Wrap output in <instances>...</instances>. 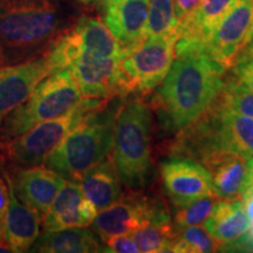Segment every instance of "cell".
<instances>
[{
    "instance_id": "obj_1",
    "label": "cell",
    "mask_w": 253,
    "mask_h": 253,
    "mask_svg": "<svg viewBox=\"0 0 253 253\" xmlns=\"http://www.w3.org/2000/svg\"><path fill=\"white\" fill-rule=\"evenodd\" d=\"M225 71L205 49L175 56L160 91L171 130L185 128L212 106L225 84Z\"/></svg>"
},
{
    "instance_id": "obj_2",
    "label": "cell",
    "mask_w": 253,
    "mask_h": 253,
    "mask_svg": "<svg viewBox=\"0 0 253 253\" xmlns=\"http://www.w3.org/2000/svg\"><path fill=\"white\" fill-rule=\"evenodd\" d=\"M62 23L55 0H0V66L41 56Z\"/></svg>"
},
{
    "instance_id": "obj_3",
    "label": "cell",
    "mask_w": 253,
    "mask_h": 253,
    "mask_svg": "<svg viewBox=\"0 0 253 253\" xmlns=\"http://www.w3.org/2000/svg\"><path fill=\"white\" fill-rule=\"evenodd\" d=\"M101 108L102 106L88 113L68 132L47 158V168L65 179L80 183L88 170L108 156L113 148L116 118L110 113H100Z\"/></svg>"
},
{
    "instance_id": "obj_4",
    "label": "cell",
    "mask_w": 253,
    "mask_h": 253,
    "mask_svg": "<svg viewBox=\"0 0 253 253\" xmlns=\"http://www.w3.org/2000/svg\"><path fill=\"white\" fill-rule=\"evenodd\" d=\"M150 131V112L140 101L126 104L116 118L113 160L121 183L129 188H143L151 178Z\"/></svg>"
},
{
    "instance_id": "obj_5",
    "label": "cell",
    "mask_w": 253,
    "mask_h": 253,
    "mask_svg": "<svg viewBox=\"0 0 253 253\" xmlns=\"http://www.w3.org/2000/svg\"><path fill=\"white\" fill-rule=\"evenodd\" d=\"M84 97L68 69L46 77L26 102L8 114L0 123V141L8 142L37 123L55 119L71 110Z\"/></svg>"
},
{
    "instance_id": "obj_6",
    "label": "cell",
    "mask_w": 253,
    "mask_h": 253,
    "mask_svg": "<svg viewBox=\"0 0 253 253\" xmlns=\"http://www.w3.org/2000/svg\"><path fill=\"white\" fill-rule=\"evenodd\" d=\"M100 106L102 102L99 99L82 97L63 115L37 123L24 134L6 142L7 156L19 168L42 166L68 132L88 113Z\"/></svg>"
},
{
    "instance_id": "obj_7",
    "label": "cell",
    "mask_w": 253,
    "mask_h": 253,
    "mask_svg": "<svg viewBox=\"0 0 253 253\" xmlns=\"http://www.w3.org/2000/svg\"><path fill=\"white\" fill-rule=\"evenodd\" d=\"M177 33L148 37L121 60L123 90L149 91L164 80L175 59Z\"/></svg>"
},
{
    "instance_id": "obj_8",
    "label": "cell",
    "mask_w": 253,
    "mask_h": 253,
    "mask_svg": "<svg viewBox=\"0 0 253 253\" xmlns=\"http://www.w3.org/2000/svg\"><path fill=\"white\" fill-rule=\"evenodd\" d=\"M171 218L163 203L142 196H128L97 212L90 224L106 242L114 236L131 235L148 224H169Z\"/></svg>"
},
{
    "instance_id": "obj_9",
    "label": "cell",
    "mask_w": 253,
    "mask_h": 253,
    "mask_svg": "<svg viewBox=\"0 0 253 253\" xmlns=\"http://www.w3.org/2000/svg\"><path fill=\"white\" fill-rule=\"evenodd\" d=\"M253 24V0H238L209 37L207 50L226 69L249 43Z\"/></svg>"
},
{
    "instance_id": "obj_10",
    "label": "cell",
    "mask_w": 253,
    "mask_h": 253,
    "mask_svg": "<svg viewBox=\"0 0 253 253\" xmlns=\"http://www.w3.org/2000/svg\"><path fill=\"white\" fill-rule=\"evenodd\" d=\"M52 73L46 53L25 62L0 66V123L26 102L38 84Z\"/></svg>"
},
{
    "instance_id": "obj_11",
    "label": "cell",
    "mask_w": 253,
    "mask_h": 253,
    "mask_svg": "<svg viewBox=\"0 0 253 253\" xmlns=\"http://www.w3.org/2000/svg\"><path fill=\"white\" fill-rule=\"evenodd\" d=\"M161 176L164 189L175 205L216 195L207 168L191 158L173 156L164 161L161 166Z\"/></svg>"
},
{
    "instance_id": "obj_12",
    "label": "cell",
    "mask_w": 253,
    "mask_h": 253,
    "mask_svg": "<svg viewBox=\"0 0 253 253\" xmlns=\"http://www.w3.org/2000/svg\"><path fill=\"white\" fill-rule=\"evenodd\" d=\"M149 0H104L103 20L126 55L144 40Z\"/></svg>"
},
{
    "instance_id": "obj_13",
    "label": "cell",
    "mask_w": 253,
    "mask_h": 253,
    "mask_svg": "<svg viewBox=\"0 0 253 253\" xmlns=\"http://www.w3.org/2000/svg\"><path fill=\"white\" fill-rule=\"evenodd\" d=\"M6 179L11 183L19 201L36 210L41 217H45L66 182L54 170L41 166L20 168L14 172L13 178L6 176Z\"/></svg>"
},
{
    "instance_id": "obj_14",
    "label": "cell",
    "mask_w": 253,
    "mask_h": 253,
    "mask_svg": "<svg viewBox=\"0 0 253 253\" xmlns=\"http://www.w3.org/2000/svg\"><path fill=\"white\" fill-rule=\"evenodd\" d=\"M251 224L242 199L219 198L203 225L220 243L221 248L236 249L249 232Z\"/></svg>"
},
{
    "instance_id": "obj_15",
    "label": "cell",
    "mask_w": 253,
    "mask_h": 253,
    "mask_svg": "<svg viewBox=\"0 0 253 253\" xmlns=\"http://www.w3.org/2000/svg\"><path fill=\"white\" fill-rule=\"evenodd\" d=\"M210 173L214 192L223 199H242L248 179V160L229 151L210 154L202 161Z\"/></svg>"
},
{
    "instance_id": "obj_16",
    "label": "cell",
    "mask_w": 253,
    "mask_h": 253,
    "mask_svg": "<svg viewBox=\"0 0 253 253\" xmlns=\"http://www.w3.org/2000/svg\"><path fill=\"white\" fill-rule=\"evenodd\" d=\"M8 183L9 205L6 217L5 242L12 252H27L40 236L41 216L19 201Z\"/></svg>"
},
{
    "instance_id": "obj_17",
    "label": "cell",
    "mask_w": 253,
    "mask_h": 253,
    "mask_svg": "<svg viewBox=\"0 0 253 253\" xmlns=\"http://www.w3.org/2000/svg\"><path fill=\"white\" fill-rule=\"evenodd\" d=\"M73 42L80 50L100 56V58H119L126 56L125 49L113 36L109 28L100 19L84 17L78 24L67 31Z\"/></svg>"
},
{
    "instance_id": "obj_18",
    "label": "cell",
    "mask_w": 253,
    "mask_h": 253,
    "mask_svg": "<svg viewBox=\"0 0 253 253\" xmlns=\"http://www.w3.org/2000/svg\"><path fill=\"white\" fill-rule=\"evenodd\" d=\"M31 252L43 253H89L102 252L104 246L94 231L86 227H69L45 231L31 246Z\"/></svg>"
},
{
    "instance_id": "obj_19",
    "label": "cell",
    "mask_w": 253,
    "mask_h": 253,
    "mask_svg": "<svg viewBox=\"0 0 253 253\" xmlns=\"http://www.w3.org/2000/svg\"><path fill=\"white\" fill-rule=\"evenodd\" d=\"M238 0H202L197 8L177 25V39L196 41L207 46L208 39Z\"/></svg>"
},
{
    "instance_id": "obj_20",
    "label": "cell",
    "mask_w": 253,
    "mask_h": 253,
    "mask_svg": "<svg viewBox=\"0 0 253 253\" xmlns=\"http://www.w3.org/2000/svg\"><path fill=\"white\" fill-rule=\"evenodd\" d=\"M80 184L84 197L99 211L121 198V179L113 157L107 156L102 162L88 170Z\"/></svg>"
},
{
    "instance_id": "obj_21",
    "label": "cell",
    "mask_w": 253,
    "mask_h": 253,
    "mask_svg": "<svg viewBox=\"0 0 253 253\" xmlns=\"http://www.w3.org/2000/svg\"><path fill=\"white\" fill-rule=\"evenodd\" d=\"M84 197L80 183L66 179L43 217V230L56 231L78 226L86 227L80 214V204Z\"/></svg>"
},
{
    "instance_id": "obj_22",
    "label": "cell",
    "mask_w": 253,
    "mask_h": 253,
    "mask_svg": "<svg viewBox=\"0 0 253 253\" xmlns=\"http://www.w3.org/2000/svg\"><path fill=\"white\" fill-rule=\"evenodd\" d=\"M221 249L220 243L213 238L205 227L199 225L175 227L170 252L181 253H209Z\"/></svg>"
},
{
    "instance_id": "obj_23",
    "label": "cell",
    "mask_w": 253,
    "mask_h": 253,
    "mask_svg": "<svg viewBox=\"0 0 253 253\" xmlns=\"http://www.w3.org/2000/svg\"><path fill=\"white\" fill-rule=\"evenodd\" d=\"M177 18L173 0H149L144 39L148 37H167L176 33Z\"/></svg>"
},
{
    "instance_id": "obj_24",
    "label": "cell",
    "mask_w": 253,
    "mask_h": 253,
    "mask_svg": "<svg viewBox=\"0 0 253 253\" xmlns=\"http://www.w3.org/2000/svg\"><path fill=\"white\" fill-rule=\"evenodd\" d=\"M175 227L169 224H148L131 233L140 252H170Z\"/></svg>"
},
{
    "instance_id": "obj_25",
    "label": "cell",
    "mask_w": 253,
    "mask_h": 253,
    "mask_svg": "<svg viewBox=\"0 0 253 253\" xmlns=\"http://www.w3.org/2000/svg\"><path fill=\"white\" fill-rule=\"evenodd\" d=\"M216 101L230 112L253 119V91L237 79L225 81Z\"/></svg>"
},
{
    "instance_id": "obj_26",
    "label": "cell",
    "mask_w": 253,
    "mask_h": 253,
    "mask_svg": "<svg viewBox=\"0 0 253 253\" xmlns=\"http://www.w3.org/2000/svg\"><path fill=\"white\" fill-rule=\"evenodd\" d=\"M217 195H208L198 197L182 205H176L175 225L176 227H188L202 225L208 219L216 202Z\"/></svg>"
},
{
    "instance_id": "obj_27",
    "label": "cell",
    "mask_w": 253,
    "mask_h": 253,
    "mask_svg": "<svg viewBox=\"0 0 253 253\" xmlns=\"http://www.w3.org/2000/svg\"><path fill=\"white\" fill-rule=\"evenodd\" d=\"M232 68L237 80L253 91V55L239 53Z\"/></svg>"
},
{
    "instance_id": "obj_28",
    "label": "cell",
    "mask_w": 253,
    "mask_h": 253,
    "mask_svg": "<svg viewBox=\"0 0 253 253\" xmlns=\"http://www.w3.org/2000/svg\"><path fill=\"white\" fill-rule=\"evenodd\" d=\"M104 245V251L113 253H138L137 244L135 243L131 235H120L114 236L112 238L107 239Z\"/></svg>"
},
{
    "instance_id": "obj_29",
    "label": "cell",
    "mask_w": 253,
    "mask_h": 253,
    "mask_svg": "<svg viewBox=\"0 0 253 253\" xmlns=\"http://www.w3.org/2000/svg\"><path fill=\"white\" fill-rule=\"evenodd\" d=\"M9 205L8 185L0 178V245H6L5 242V226ZM8 248V246H7Z\"/></svg>"
},
{
    "instance_id": "obj_30",
    "label": "cell",
    "mask_w": 253,
    "mask_h": 253,
    "mask_svg": "<svg viewBox=\"0 0 253 253\" xmlns=\"http://www.w3.org/2000/svg\"><path fill=\"white\" fill-rule=\"evenodd\" d=\"M201 2L202 0H173V8H175L177 21L179 23L189 14H191Z\"/></svg>"
},
{
    "instance_id": "obj_31",
    "label": "cell",
    "mask_w": 253,
    "mask_h": 253,
    "mask_svg": "<svg viewBox=\"0 0 253 253\" xmlns=\"http://www.w3.org/2000/svg\"><path fill=\"white\" fill-rule=\"evenodd\" d=\"M242 202L244 205V210L250 219L253 223V192L244 191L242 195Z\"/></svg>"
},
{
    "instance_id": "obj_32",
    "label": "cell",
    "mask_w": 253,
    "mask_h": 253,
    "mask_svg": "<svg viewBox=\"0 0 253 253\" xmlns=\"http://www.w3.org/2000/svg\"><path fill=\"white\" fill-rule=\"evenodd\" d=\"M248 166H249V173H248V179H246V185H245L244 191L253 192V157L249 158L248 160Z\"/></svg>"
},
{
    "instance_id": "obj_33",
    "label": "cell",
    "mask_w": 253,
    "mask_h": 253,
    "mask_svg": "<svg viewBox=\"0 0 253 253\" xmlns=\"http://www.w3.org/2000/svg\"><path fill=\"white\" fill-rule=\"evenodd\" d=\"M240 53H244V54H249V55H253V40L250 41L248 45H246L244 48L242 49V52H240Z\"/></svg>"
},
{
    "instance_id": "obj_34",
    "label": "cell",
    "mask_w": 253,
    "mask_h": 253,
    "mask_svg": "<svg viewBox=\"0 0 253 253\" xmlns=\"http://www.w3.org/2000/svg\"><path fill=\"white\" fill-rule=\"evenodd\" d=\"M0 252H12V250L7 248V246L0 245Z\"/></svg>"
},
{
    "instance_id": "obj_35",
    "label": "cell",
    "mask_w": 253,
    "mask_h": 253,
    "mask_svg": "<svg viewBox=\"0 0 253 253\" xmlns=\"http://www.w3.org/2000/svg\"><path fill=\"white\" fill-rule=\"evenodd\" d=\"M81 2H84V4H91V2H96L100 1V0H80Z\"/></svg>"
},
{
    "instance_id": "obj_36",
    "label": "cell",
    "mask_w": 253,
    "mask_h": 253,
    "mask_svg": "<svg viewBox=\"0 0 253 253\" xmlns=\"http://www.w3.org/2000/svg\"><path fill=\"white\" fill-rule=\"evenodd\" d=\"M253 40V24H252V28H251V32H250V37H249V42L250 41Z\"/></svg>"
}]
</instances>
